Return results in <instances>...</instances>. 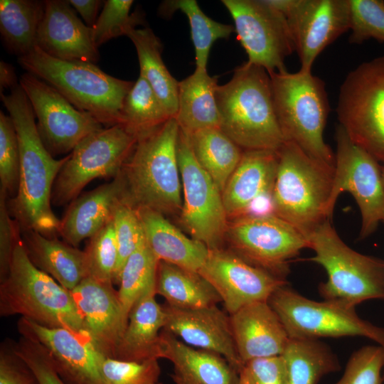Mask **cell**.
Segmentation results:
<instances>
[{"instance_id":"obj_3","label":"cell","mask_w":384,"mask_h":384,"mask_svg":"<svg viewBox=\"0 0 384 384\" xmlns=\"http://www.w3.org/2000/svg\"><path fill=\"white\" fill-rule=\"evenodd\" d=\"M215 99L220 129L243 151H278L285 142L264 68L242 63L229 82L217 86Z\"/></svg>"},{"instance_id":"obj_33","label":"cell","mask_w":384,"mask_h":384,"mask_svg":"<svg viewBox=\"0 0 384 384\" xmlns=\"http://www.w3.org/2000/svg\"><path fill=\"white\" fill-rule=\"evenodd\" d=\"M280 356L287 384H318L341 369L335 353L318 339L290 338Z\"/></svg>"},{"instance_id":"obj_7","label":"cell","mask_w":384,"mask_h":384,"mask_svg":"<svg viewBox=\"0 0 384 384\" xmlns=\"http://www.w3.org/2000/svg\"><path fill=\"white\" fill-rule=\"evenodd\" d=\"M277 118L284 138L311 157L335 166V155L324 142L330 112L324 82L311 72L269 73Z\"/></svg>"},{"instance_id":"obj_17","label":"cell","mask_w":384,"mask_h":384,"mask_svg":"<svg viewBox=\"0 0 384 384\" xmlns=\"http://www.w3.org/2000/svg\"><path fill=\"white\" fill-rule=\"evenodd\" d=\"M198 273L216 290L230 315L250 304L268 301L277 289L287 284L223 248L209 249Z\"/></svg>"},{"instance_id":"obj_37","label":"cell","mask_w":384,"mask_h":384,"mask_svg":"<svg viewBox=\"0 0 384 384\" xmlns=\"http://www.w3.org/2000/svg\"><path fill=\"white\" fill-rule=\"evenodd\" d=\"M158 264L159 260L146 242L123 265L118 279L117 294L124 330L133 306L146 294L156 291Z\"/></svg>"},{"instance_id":"obj_24","label":"cell","mask_w":384,"mask_h":384,"mask_svg":"<svg viewBox=\"0 0 384 384\" xmlns=\"http://www.w3.org/2000/svg\"><path fill=\"white\" fill-rule=\"evenodd\" d=\"M157 358L170 361L176 384H240V373L222 356L190 346L163 329Z\"/></svg>"},{"instance_id":"obj_5","label":"cell","mask_w":384,"mask_h":384,"mask_svg":"<svg viewBox=\"0 0 384 384\" xmlns=\"http://www.w3.org/2000/svg\"><path fill=\"white\" fill-rule=\"evenodd\" d=\"M0 283L1 316L21 315L43 326L64 328L89 338L71 292L31 262L21 237Z\"/></svg>"},{"instance_id":"obj_53","label":"cell","mask_w":384,"mask_h":384,"mask_svg":"<svg viewBox=\"0 0 384 384\" xmlns=\"http://www.w3.org/2000/svg\"><path fill=\"white\" fill-rule=\"evenodd\" d=\"M240 384H250L247 378L240 373Z\"/></svg>"},{"instance_id":"obj_29","label":"cell","mask_w":384,"mask_h":384,"mask_svg":"<svg viewBox=\"0 0 384 384\" xmlns=\"http://www.w3.org/2000/svg\"><path fill=\"white\" fill-rule=\"evenodd\" d=\"M21 237L31 262L68 291L87 277L85 250L35 230L21 232Z\"/></svg>"},{"instance_id":"obj_26","label":"cell","mask_w":384,"mask_h":384,"mask_svg":"<svg viewBox=\"0 0 384 384\" xmlns=\"http://www.w3.org/2000/svg\"><path fill=\"white\" fill-rule=\"evenodd\" d=\"M137 210L146 244L159 261L198 273L209 248L203 242L187 237L162 213L144 208Z\"/></svg>"},{"instance_id":"obj_43","label":"cell","mask_w":384,"mask_h":384,"mask_svg":"<svg viewBox=\"0 0 384 384\" xmlns=\"http://www.w3.org/2000/svg\"><path fill=\"white\" fill-rule=\"evenodd\" d=\"M20 151L11 117L0 112V191L16 194L19 183Z\"/></svg>"},{"instance_id":"obj_21","label":"cell","mask_w":384,"mask_h":384,"mask_svg":"<svg viewBox=\"0 0 384 384\" xmlns=\"http://www.w3.org/2000/svg\"><path fill=\"white\" fill-rule=\"evenodd\" d=\"M37 46L48 55L61 60L95 63L100 58L92 28L76 15L67 0L44 1Z\"/></svg>"},{"instance_id":"obj_49","label":"cell","mask_w":384,"mask_h":384,"mask_svg":"<svg viewBox=\"0 0 384 384\" xmlns=\"http://www.w3.org/2000/svg\"><path fill=\"white\" fill-rule=\"evenodd\" d=\"M240 373L250 384H287L280 356L250 361L244 364Z\"/></svg>"},{"instance_id":"obj_2","label":"cell","mask_w":384,"mask_h":384,"mask_svg":"<svg viewBox=\"0 0 384 384\" xmlns=\"http://www.w3.org/2000/svg\"><path fill=\"white\" fill-rule=\"evenodd\" d=\"M179 126L173 117L139 138L116 176L119 200L135 209L149 208L166 215L179 214L182 186L177 157Z\"/></svg>"},{"instance_id":"obj_16","label":"cell","mask_w":384,"mask_h":384,"mask_svg":"<svg viewBox=\"0 0 384 384\" xmlns=\"http://www.w3.org/2000/svg\"><path fill=\"white\" fill-rule=\"evenodd\" d=\"M19 85L38 119L42 142L53 156L70 153L84 138L103 128L92 114L75 108L37 77L26 72L20 77Z\"/></svg>"},{"instance_id":"obj_45","label":"cell","mask_w":384,"mask_h":384,"mask_svg":"<svg viewBox=\"0 0 384 384\" xmlns=\"http://www.w3.org/2000/svg\"><path fill=\"white\" fill-rule=\"evenodd\" d=\"M158 359L142 362L107 357L102 365L104 384H162Z\"/></svg>"},{"instance_id":"obj_25","label":"cell","mask_w":384,"mask_h":384,"mask_svg":"<svg viewBox=\"0 0 384 384\" xmlns=\"http://www.w3.org/2000/svg\"><path fill=\"white\" fill-rule=\"evenodd\" d=\"M277 166V151H243L238 165L222 191L228 219L245 215L257 197L272 191Z\"/></svg>"},{"instance_id":"obj_18","label":"cell","mask_w":384,"mask_h":384,"mask_svg":"<svg viewBox=\"0 0 384 384\" xmlns=\"http://www.w3.org/2000/svg\"><path fill=\"white\" fill-rule=\"evenodd\" d=\"M285 16L303 72L350 29L348 0H292Z\"/></svg>"},{"instance_id":"obj_35","label":"cell","mask_w":384,"mask_h":384,"mask_svg":"<svg viewBox=\"0 0 384 384\" xmlns=\"http://www.w3.org/2000/svg\"><path fill=\"white\" fill-rule=\"evenodd\" d=\"M188 135L196 160L222 192L244 151L220 128L199 129Z\"/></svg>"},{"instance_id":"obj_20","label":"cell","mask_w":384,"mask_h":384,"mask_svg":"<svg viewBox=\"0 0 384 384\" xmlns=\"http://www.w3.org/2000/svg\"><path fill=\"white\" fill-rule=\"evenodd\" d=\"M165 330L183 343L224 357L239 373L243 364L235 343L230 314L217 305L199 309L164 306Z\"/></svg>"},{"instance_id":"obj_41","label":"cell","mask_w":384,"mask_h":384,"mask_svg":"<svg viewBox=\"0 0 384 384\" xmlns=\"http://www.w3.org/2000/svg\"><path fill=\"white\" fill-rule=\"evenodd\" d=\"M133 3L132 0L104 1L102 10L92 27V41L97 48L112 38L127 36L129 30L142 23L140 12L129 14Z\"/></svg>"},{"instance_id":"obj_30","label":"cell","mask_w":384,"mask_h":384,"mask_svg":"<svg viewBox=\"0 0 384 384\" xmlns=\"http://www.w3.org/2000/svg\"><path fill=\"white\" fill-rule=\"evenodd\" d=\"M218 85L216 77L199 68L178 82V108L174 118L181 129L190 134L199 129L220 128L215 99Z\"/></svg>"},{"instance_id":"obj_19","label":"cell","mask_w":384,"mask_h":384,"mask_svg":"<svg viewBox=\"0 0 384 384\" xmlns=\"http://www.w3.org/2000/svg\"><path fill=\"white\" fill-rule=\"evenodd\" d=\"M21 336L40 343L48 352L65 384H104L102 365L107 358L87 337L64 328H49L21 317Z\"/></svg>"},{"instance_id":"obj_38","label":"cell","mask_w":384,"mask_h":384,"mask_svg":"<svg viewBox=\"0 0 384 384\" xmlns=\"http://www.w3.org/2000/svg\"><path fill=\"white\" fill-rule=\"evenodd\" d=\"M176 10L182 11L188 18L195 49L196 68L206 70L212 45L218 39L230 37L235 32V27L209 18L195 0L164 1L161 4L159 12L163 16H169Z\"/></svg>"},{"instance_id":"obj_28","label":"cell","mask_w":384,"mask_h":384,"mask_svg":"<svg viewBox=\"0 0 384 384\" xmlns=\"http://www.w3.org/2000/svg\"><path fill=\"white\" fill-rule=\"evenodd\" d=\"M156 291L150 292L133 306L114 358L134 362L158 359L160 334L166 324V314L156 301Z\"/></svg>"},{"instance_id":"obj_32","label":"cell","mask_w":384,"mask_h":384,"mask_svg":"<svg viewBox=\"0 0 384 384\" xmlns=\"http://www.w3.org/2000/svg\"><path fill=\"white\" fill-rule=\"evenodd\" d=\"M127 36L135 46L141 75L151 86L171 117L178 108V82L171 75L162 58V43L153 31L145 27L132 28Z\"/></svg>"},{"instance_id":"obj_51","label":"cell","mask_w":384,"mask_h":384,"mask_svg":"<svg viewBox=\"0 0 384 384\" xmlns=\"http://www.w3.org/2000/svg\"><path fill=\"white\" fill-rule=\"evenodd\" d=\"M272 192L265 193L257 197L250 204L245 215L256 217L275 215L274 204Z\"/></svg>"},{"instance_id":"obj_15","label":"cell","mask_w":384,"mask_h":384,"mask_svg":"<svg viewBox=\"0 0 384 384\" xmlns=\"http://www.w3.org/2000/svg\"><path fill=\"white\" fill-rule=\"evenodd\" d=\"M230 12L237 39L248 62L268 73L287 71L284 61L294 51L286 16L269 0H222Z\"/></svg>"},{"instance_id":"obj_10","label":"cell","mask_w":384,"mask_h":384,"mask_svg":"<svg viewBox=\"0 0 384 384\" xmlns=\"http://www.w3.org/2000/svg\"><path fill=\"white\" fill-rule=\"evenodd\" d=\"M336 113L353 142L384 163V55L360 64L346 75Z\"/></svg>"},{"instance_id":"obj_44","label":"cell","mask_w":384,"mask_h":384,"mask_svg":"<svg viewBox=\"0 0 384 384\" xmlns=\"http://www.w3.org/2000/svg\"><path fill=\"white\" fill-rule=\"evenodd\" d=\"M383 368L384 348L363 346L351 354L342 377L334 384H382Z\"/></svg>"},{"instance_id":"obj_8","label":"cell","mask_w":384,"mask_h":384,"mask_svg":"<svg viewBox=\"0 0 384 384\" xmlns=\"http://www.w3.org/2000/svg\"><path fill=\"white\" fill-rule=\"evenodd\" d=\"M315 255L309 260L324 268L327 280L319 286L324 299L353 306L370 299H384V260L348 247L325 220L307 235Z\"/></svg>"},{"instance_id":"obj_9","label":"cell","mask_w":384,"mask_h":384,"mask_svg":"<svg viewBox=\"0 0 384 384\" xmlns=\"http://www.w3.org/2000/svg\"><path fill=\"white\" fill-rule=\"evenodd\" d=\"M268 303L282 321L289 338L362 336L384 348V328L361 318L356 306L336 299H309L285 284Z\"/></svg>"},{"instance_id":"obj_11","label":"cell","mask_w":384,"mask_h":384,"mask_svg":"<svg viewBox=\"0 0 384 384\" xmlns=\"http://www.w3.org/2000/svg\"><path fill=\"white\" fill-rule=\"evenodd\" d=\"M137 140L119 124L103 127L84 138L68 154L57 176L52 203L63 206L73 201L95 178H114Z\"/></svg>"},{"instance_id":"obj_39","label":"cell","mask_w":384,"mask_h":384,"mask_svg":"<svg viewBox=\"0 0 384 384\" xmlns=\"http://www.w3.org/2000/svg\"><path fill=\"white\" fill-rule=\"evenodd\" d=\"M112 223L118 250L114 284H117L120 272L127 259L146 242L137 209L120 200L114 208Z\"/></svg>"},{"instance_id":"obj_14","label":"cell","mask_w":384,"mask_h":384,"mask_svg":"<svg viewBox=\"0 0 384 384\" xmlns=\"http://www.w3.org/2000/svg\"><path fill=\"white\" fill-rule=\"evenodd\" d=\"M335 137L336 153L329 203V218H332L338 196L343 192L350 193L361 212L359 238L365 239L376 230L380 223H384V185L381 166L372 155L353 142L339 124Z\"/></svg>"},{"instance_id":"obj_52","label":"cell","mask_w":384,"mask_h":384,"mask_svg":"<svg viewBox=\"0 0 384 384\" xmlns=\"http://www.w3.org/2000/svg\"><path fill=\"white\" fill-rule=\"evenodd\" d=\"M19 84L17 83V77L14 68L9 63L1 60L0 62V90L1 93L4 89L11 90Z\"/></svg>"},{"instance_id":"obj_46","label":"cell","mask_w":384,"mask_h":384,"mask_svg":"<svg viewBox=\"0 0 384 384\" xmlns=\"http://www.w3.org/2000/svg\"><path fill=\"white\" fill-rule=\"evenodd\" d=\"M14 346L16 352L33 371L39 384H65L58 374L48 352L37 341L21 336Z\"/></svg>"},{"instance_id":"obj_40","label":"cell","mask_w":384,"mask_h":384,"mask_svg":"<svg viewBox=\"0 0 384 384\" xmlns=\"http://www.w3.org/2000/svg\"><path fill=\"white\" fill-rule=\"evenodd\" d=\"M85 252L87 277L100 282L113 284L118 263V250L112 219L90 238Z\"/></svg>"},{"instance_id":"obj_48","label":"cell","mask_w":384,"mask_h":384,"mask_svg":"<svg viewBox=\"0 0 384 384\" xmlns=\"http://www.w3.org/2000/svg\"><path fill=\"white\" fill-rule=\"evenodd\" d=\"M0 384H39L33 371L9 343L1 347Z\"/></svg>"},{"instance_id":"obj_12","label":"cell","mask_w":384,"mask_h":384,"mask_svg":"<svg viewBox=\"0 0 384 384\" xmlns=\"http://www.w3.org/2000/svg\"><path fill=\"white\" fill-rule=\"evenodd\" d=\"M177 157L183 200L180 223L192 238L209 249L223 248L229 220L222 192L196 160L188 135L180 127Z\"/></svg>"},{"instance_id":"obj_6","label":"cell","mask_w":384,"mask_h":384,"mask_svg":"<svg viewBox=\"0 0 384 384\" xmlns=\"http://www.w3.org/2000/svg\"><path fill=\"white\" fill-rule=\"evenodd\" d=\"M278 153V166L272 189L275 215L292 224L306 237L329 220L334 166L285 141Z\"/></svg>"},{"instance_id":"obj_47","label":"cell","mask_w":384,"mask_h":384,"mask_svg":"<svg viewBox=\"0 0 384 384\" xmlns=\"http://www.w3.org/2000/svg\"><path fill=\"white\" fill-rule=\"evenodd\" d=\"M8 198L0 191V282L8 274L14 246L21 237L19 228L9 211Z\"/></svg>"},{"instance_id":"obj_4","label":"cell","mask_w":384,"mask_h":384,"mask_svg":"<svg viewBox=\"0 0 384 384\" xmlns=\"http://www.w3.org/2000/svg\"><path fill=\"white\" fill-rule=\"evenodd\" d=\"M18 62L102 125L119 124L123 102L134 82L111 76L92 63L53 58L38 46L18 58Z\"/></svg>"},{"instance_id":"obj_31","label":"cell","mask_w":384,"mask_h":384,"mask_svg":"<svg viewBox=\"0 0 384 384\" xmlns=\"http://www.w3.org/2000/svg\"><path fill=\"white\" fill-rule=\"evenodd\" d=\"M156 294L167 305L179 309H199L222 302L214 287L199 273L159 261Z\"/></svg>"},{"instance_id":"obj_1","label":"cell","mask_w":384,"mask_h":384,"mask_svg":"<svg viewBox=\"0 0 384 384\" xmlns=\"http://www.w3.org/2000/svg\"><path fill=\"white\" fill-rule=\"evenodd\" d=\"M1 100L14 123L20 151L19 183L16 194L8 203L20 232L35 230L55 238L60 220L51 208L55 181L68 155L56 159L39 135L28 97L18 85Z\"/></svg>"},{"instance_id":"obj_22","label":"cell","mask_w":384,"mask_h":384,"mask_svg":"<svg viewBox=\"0 0 384 384\" xmlns=\"http://www.w3.org/2000/svg\"><path fill=\"white\" fill-rule=\"evenodd\" d=\"M71 294L89 338L106 357L114 358L124 331L117 291L87 277Z\"/></svg>"},{"instance_id":"obj_50","label":"cell","mask_w":384,"mask_h":384,"mask_svg":"<svg viewBox=\"0 0 384 384\" xmlns=\"http://www.w3.org/2000/svg\"><path fill=\"white\" fill-rule=\"evenodd\" d=\"M68 1L90 28L95 25L98 18L100 8L104 4V1L99 0H68Z\"/></svg>"},{"instance_id":"obj_34","label":"cell","mask_w":384,"mask_h":384,"mask_svg":"<svg viewBox=\"0 0 384 384\" xmlns=\"http://www.w3.org/2000/svg\"><path fill=\"white\" fill-rule=\"evenodd\" d=\"M44 9V1H0V33L9 52L19 58L37 46Z\"/></svg>"},{"instance_id":"obj_42","label":"cell","mask_w":384,"mask_h":384,"mask_svg":"<svg viewBox=\"0 0 384 384\" xmlns=\"http://www.w3.org/2000/svg\"><path fill=\"white\" fill-rule=\"evenodd\" d=\"M349 42L359 44L369 39L384 43V1L348 0Z\"/></svg>"},{"instance_id":"obj_13","label":"cell","mask_w":384,"mask_h":384,"mask_svg":"<svg viewBox=\"0 0 384 384\" xmlns=\"http://www.w3.org/2000/svg\"><path fill=\"white\" fill-rule=\"evenodd\" d=\"M226 240L233 252L250 265L286 280L289 262L304 248L307 238L276 215H243L228 222Z\"/></svg>"},{"instance_id":"obj_55","label":"cell","mask_w":384,"mask_h":384,"mask_svg":"<svg viewBox=\"0 0 384 384\" xmlns=\"http://www.w3.org/2000/svg\"><path fill=\"white\" fill-rule=\"evenodd\" d=\"M383 381H384V368H383Z\"/></svg>"},{"instance_id":"obj_27","label":"cell","mask_w":384,"mask_h":384,"mask_svg":"<svg viewBox=\"0 0 384 384\" xmlns=\"http://www.w3.org/2000/svg\"><path fill=\"white\" fill-rule=\"evenodd\" d=\"M120 192V183L115 177L76 198L60 220L58 234L76 247L85 239L92 238L112 220Z\"/></svg>"},{"instance_id":"obj_23","label":"cell","mask_w":384,"mask_h":384,"mask_svg":"<svg viewBox=\"0 0 384 384\" xmlns=\"http://www.w3.org/2000/svg\"><path fill=\"white\" fill-rule=\"evenodd\" d=\"M230 316L243 366L254 359L282 355L290 338L267 301L250 304Z\"/></svg>"},{"instance_id":"obj_54","label":"cell","mask_w":384,"mask_h":384,"mask_svg":"<svg viewBox=\"0 0 384 384\" xmlns=\"http://www.w3.org/2000/svg\"><path fill=\"white\" fill-rule=\"evenodd\" d=\"M381 176H382V180L384 185V163L383 166H381Z\"/></svg>"},{"instance_id":"obj_36","label":"cell","mask_w":384,"mask_h":384,"mask_svg":"<svg viewBox=\"0 0 384 384\" xmlns=\"http://www.w3.org/2000/svg\"><path fill=\"white\" fill-rule=\"evenodd\" d=\"M171 118L151 86L139 75L124 100L119 125L139 139Z\"/></svg>"}]
</instances>
